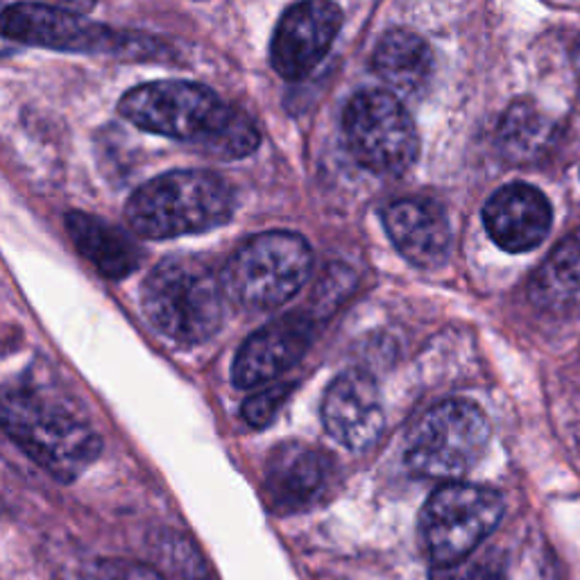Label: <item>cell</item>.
Here are the masks:
<instances>
[{"label":"cell","mask_w":580,"mask_h":580,"mask_svg":"<svg viewBox=\"0 0 580 580\" xmlns=\"http://www.w3.org/2000/svg\"><path fill=\"white\" fill-rule=\"evenodd\" d=\"M98 580H164V576L139 562L105 560L98 567Z\"/></svg>","instance_id":"22"},{"label":"cell","mask_w":580,"mask_h":580,"mask_svg":"<svg viewBox=\"0 0 580 580\" xmlns=\"http://www.w3.org/2000/svg\"><path fill=\"white\" fill-rule=\"evenodd\" d=\"M311 265V248L299 234L265 231L229 256L220 282L229 302L267 311L286 304L306 284Z\"/></svg>","instance_id":"5"},{"label":"cell","mask_w":580,"mask_h":580,"mask_svg":"<svg viewBox=\"0 0 580 580\" xmlns=\"http://www.w3.org/2000/svg\"><path fill=\"white\" fill-rule=\"evenodd\" d=\"M383 227L400 254L424 270L440 267L451 252V225L434 200L404 198L383 209Z\"/></svg>","instance_id":"15"},{"label":"cell","mask_w":580,"mask_h":580,"mask_svg":"<svg viewBox=\"0 0 580 580\" xmlns=\"http://www.w3.org/2000/svg\"><path fill=\"white\" fill-rule=\"evenodd\" d=\"M311 336V320L299 314L270 322L243 342L231 365V381L243 391L275 381L304 357Z\"/></svg>","instance_id":"14"},{"label":"cell","mask_w":580,"mask_h":580,"mask_svg":"<svg viewBox=\"0 0 580 580\" xmlns=\"http://www.w3.org/2000/svg\"><path fill=\"white\" fill-rule=\"evenodd\" d=\"M220 277L198 256H173L152 267L143 282V316L177 344L209 340L225 318Z\"/></svg>","instance_id":"4"},{"label":"cell","mask_w":580,"mask_h":580,"mask_svg":"<svg viewBox=\"0 0 580 580\" xmlns=\"http://www.w3.org/2000/svg\"><path fill=\"white\" fill-rule=\"evenodd\" d=\"M381 80L406 96L424 94L434 77V53L424 39L411 30H391L381 36L372 57Z\"/></svg>","instance_id":"17"},{"label":"cell","mask_w":580,"mask_h":580,"mask_svg":"<svg viewBox=\"0 0 580 580\" xmlns=\"http://www.w3.org/2000/svg\"><path fill=\"white\" fill-rule=\"evenodd\" d=\"M320 415L338 445L352 451L372 447L383 431V404L376 381L363 370L342 372L327 389Z\"/></svg>","instance_id":"12"},{"label":"cell","mask_w":580,"mask_h":580,"mask_svg":"<svg viewBox=\"0 0 580 580\" xmlns=\"http://www.w3.org/2000/svg\"><path fill=\"white\" fill-rule=\"evenodd\" d=\"M342 28V10L325 0H306L284 12L277 23L270 64L284 80H302L331 51Z\"/></svg>","instance_id":"11"},{"label":"cell","mask_w":580,"mask_h":580,"mask_svg":"<svg viewBox=\"0 0 580 580\" xmlns=\"http://www.w3.org/2000/svg\"><path fill=\"white\" fill-rule=\"evenodd\" d=\"M3 34L12 42L66 53L109 51L121 36L105 25L85 21L73 8L17 3L3 10Z\"/></svg>","instance_id":"10"},{"label":"cell","mask_w":580,"mask_h":580,"mask_svg":"<svg viewBox=\"0 0 580 580\" xmlns=\"http://www.w3.org/2000/svg\"><path fill=\"white\" fill-rule=\"evenodd\" d=\"M333 483V460L316 447L282 442L265 460L263 490L275 513L295 515L316 508L329 496Z\"/></svg>","instance_id":"9"},{"label":"cell","mask_w":580,"mask_h":580,"mask_svg":"<svg viewBox=\"0 0 580 580\" xmlns=\"http://www.w3.org/2000/svg\"><path fill=\"white\" fill-rule=\"evenodd\" d=\"M551 125L543 113L526 105H515L504 116L499 130V143L511 162L533 160L549 141Z\"/></svg>","instance_id":"19"},{"label":"cell","mask_w":580,"mask_h":580,"mask_svg":"<svg viewBox=\"0 0 580 580\" xmlns=\"http://www.w3.org/2000/svg\"><path fill=\"white\" fill-rule=\"evenodd\" d=\"M234 190L209 171H173L139 186L125 205L134 234L164 241L203 234L234 214Z\"/></svg>","instance_id":"3"},{"label":"cell","mask_w":580,"mask_h":580,"mask_svg":"<svg viewBox=\"0 0 580 580\" xmlns=\"http://www.w3.org/2000/svg\"><path fill=\"white\" fill-rule=\"evenodd\" d=\"M3 427L14 445L59 483L80 479L102 451V440L70 400L17 385L3 395Z\"/></svg>","instance_id":"2"},{"label":"cell","mask_w":580,"mask_h":580,"mask_svg":"<svg viewBox=\"0 0 580 580\" xmlns=\"http://www.w3.org/2000/svg\"><path fill=\"white\" fill-rule=\"evenodd\" d=\"M431 580H506L496 567L488 562H472L470 558L456 565H434Z\"/></svg>","instance_id":"21"},{"label":"cell","mask_w":580,"mask_h":580,"mask_svg":"<svg viewBox=\"0 0 580 580\" xmlns=\"http://www.w3.org/2000/svg\"><path fill=\"white\" fill-rule=\"evenodd\" d=\"M66 231L77 248L107 280H123L141 265L139 243L123 231L98 216L85 211L66 214Z\"/></svg>","instance_id":"16"},{"label":"cell","mask_w":580,"mask_h":580,"mask_svg":"<svg viewBox=\"0 0 580 580\" xmlns=\"http://www.w3.org/2000/svg\"><path fill=\"white\" fill-rule=\"evenodd\" d=\"M504 517L499 492L451 481L440 485L422 508L419 539L434 565L468 560Z\"/></svg>","instance_id":"7"},{"label":"cell","mask_w":580,"mask_h":580,"mask_svg":"<svg viewBox=\"0 0 580 580\" xmlns=\"http://www.w3.org/2000/svg\"><path fill=\"white\" fill-rule=\"evenodd\" d=\"M528 295L539 308H565L580 302V227L537 267Z\"/></svg>","instance_id":"18"},{"label":"cell","mask_w":580,"mask_h":580,"mask_svg":"<svg viewBox=\"0 0 580 580\" xmlns=\"http://www.w3.org/2000/svg\"><path fill=\"white\" fill-rule=\"evenodd\" d=\"M576 70H578V75H580V46H578V51H576Z\"/></svg>","instance_id":"23"},{"label":"cell","mask_w":580,"mask_h":580,"mask_svg":"<svg viewBox=\"0 0 580 580\" xmlns=\"http://www.w3.org/2000/svg\"><path fill=\"white\" fill-rule=\"evenodd\" d=\"M291 393H293V385H288V383L267 385V389L254 393L252 397H248L243 402L241 415L252 429H263L275 419V415L282 411V406L286 404Z\"/></svg>","instance_id":"20"},{"label":"cell","mask_w":580,"mask_h":580,"mask_svg":"<svg viewBox=\"0 0 580 580\" xmlns=\"http://www.w3.org/2000/svg\"><path fill=\"white\" fill-rule=\"evenodd\" d=\"M119 111L139 130L186 141L218 160H241L259 145L250 116L229 107L209 87L157 80L128 91Z\"/></svg>","instance_id":"1"},{"label":"cell","mask_w":580,"mask_h":580,"mask_svg":"<svg viewBox=\"0 0 580 580\" xmlns=\"http://www.w3.org/2000/svg\"><path fill=\"white\" fill-rule=\"evenodd\" d=\"M490 442L485 413L466 400H447L422 415L406 440V466L413 474L456 481L468 474Z\"/></svg>","instance_id":"6"},{"label":"cell","mask_w":580,"mask_h":580,"mask_svg":"<svg viewBox=\"0 0 580 580\" xmlns=\"http://www.w3.org/2000/svg\"><path fill=\"white\" fill-rule=\"evenodd\" d=\"M342 132L354 160L374 175H404L419 154V136L408 109L389 91L357 94L342 116Z\"/></svg>","instance_id":"8"},{"label":"cell","mask_w":580,"mask_h":580,"mask_svg":"<svg viewBox=\"0 0 580 580\" xmlns=\"http://www.w3.org/2000/svg\"><path fill=\"white\" fill-rule=\"evenodd\" d=\"M551 222L554 209L545 193L524 182L501 186L483 207V225L490 239L511 254L543 245Z\"/></svg>","instance_id":"13"}]
</instances>
